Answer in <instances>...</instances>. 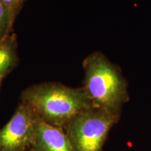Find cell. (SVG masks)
<instances>
[{
	"label": "cell",
	"mask_w": 151,
	"mask_h": 151,
	"mask_svg": "<svg viewBox=\"0 0 151 151\" xmlns=\"http://www.w3.org/2000/svg\"><path fill=\"white\" fill-rule=\"evenodd\" d=\"M83 67V88L92 105L120 118L129 99L127 81L120 71L100 52L88 56Z\"/></svg>",
	"instance_id": "obj_2"
},
{
	"label": "cell",
	"mask_w": 151,
	"mask_h": 151,
	"mask_svg": "<svg viewBox=\"0 0 151 151\" xmlns=\"http://www.w3.org/2000/svg\"><path fill=\"white\" fill-rule=\"evenodd\" d=\"M14 20L9 9L0 0V40L10 35Z\"/></svg>",
	"instance_id": "obj_7"
},
{
	"label": "cell",
	"mask_w": 151,
	"mask_h": 151,
	"mask_svg": "<svg viewBox=\"0 0 151 151\" xmlns=\"http://www.w3.org/2000/svg\"><path fill=\"white\" fill-rule=\"evenodd\" d=\"M119 120L120 117L92 106L62 129L75 151H102L109 132Z\"/></svg>",
	"instance_id": "obj_3"
},
{
	"label": "cell",
	"mask_w": 151,
	"mask_h": 151,
	"mask_svg": "<svg viewBox=\"0 0 151 151\" xmlns=\"http://www.w3.org/2000/svg\"><path fill=\"white\" fill-rule=\"evenodd\" d=\"M4 78V76H1V75H0V86H1V81H3Z\"/></svg>",
	"instance_id": "obj_9"
},
{
	"label": "cell",
	"mask_w": 151,
	"mask_h": 151,
	"mask_svg": "<svg viewBox=\"0 0 151 151\" xmlns=\"http://www.w3.org/2000/svg\"><path fill=\"white\" fill-rule=\"evenodd\" d=\"M16 40L15 35H9L0 40V75L5 76L16 65Z\"/></svg>",
	"instance_id": "obj_6"
},
{
	"label": "cell",
	"mask_w": 151,
	"mask_h": 151,
	"mask_svg": "<svg viewBox=\"0 0 151 151\" xmlns=\"http://www.w3.org/2000/svg\"><path fill=\"white\" fill-rule=\"evenodd\" d=\"M37 117L22 101L9 122L0 129V151H27L32 148Z\"/></svg>",
	"instance_id": "obj_4"
},
{
	"label": "cell",
	"mask_w": 151,
	"mask_h": 151,
	"mask_svg": "<svg viewBox=\"0 0 151 151\" xmlns=\"http://www.w3.org/2000/svg\"><path fill=\"white\" fill-rule=\"evenodd\" d=\"M27 151H35V150H33L32 148H30V149H29V150H27Z\"/></svg>",
	"instance_id": "obj_10"
},
{
	"label": "cell",
	"mask_w": 151,
	"mask_h": 151,
	"mask_svg": "<svg viewBox=\"0 0 151 151\" xmlns=\"http://www.w3.org/2000/svg\"><path fill=\"white\" fill-rule=\"evenodd\" d=\"M31 148L35 151H75L62 128L50 125L38 118Z\"/></svg>",
	"instance_id": "obj_5"
},
{
	"label": "cell",
	"mask_w": 151,
	"mask_h": 151,
	"mask_svg": "<svg viewBox=\"0 0 151 151\" xmlns=\"http://www.w3.org/2000/svg\"><path fill=\"white\" fill-rule=\"evenodd\" d=\"M21 101L38 118L62 129L78 113L93 106L83 87L73 88L58 83L29 87L22 93Z\"/></svg>",
	"instance_id": "obj_1"
},
{
	"label": "cell",
	"mask_w": 151,
	"mask_h": 151,
	"mask_svg": "<svg viewBox=\"0 0 151 151\" xmlns=\"http://www.w3.org/2000/svg\"><path fill=\"white\" fill-rule=\"evenodd\" d=\"M1 1L6 6L7 8L16 18V15L21 8V5L24 0H1Z\"/></svg>",
	"instance_id": "obj_8"
}]
</instances>
